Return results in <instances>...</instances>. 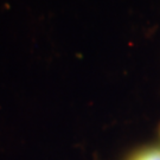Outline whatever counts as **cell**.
Wrapping results in <instances>:
<instances>
[{"label": "cell", "mask_w": 160, "mask_h": 160, "mask_svg": "<svg viewBox=\"0 0 160 160\" xmlns=\"http://www.w3.org/2000/svg\"><path fill=\"white\" fill-rule=\"evenodd\" d=\"M131 160H160V148L151 147L138 152L131 158Z\"/></svg>", "instance_id": "cell-1"}]
</instances>
